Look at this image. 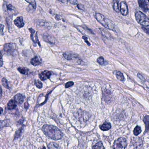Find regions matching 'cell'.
Listing matches in <instances>:
<instances>
[{
  "instance_id": "484cf974",
  "label": "cell",
  "mask_w": 149,
  "mask_h": 149,
  "mask_svg": "<svg viewBox=\"0 0 149 149\" xmlns=\"http://www.w3.org/2000/svg\"><path fill=\"white\" fill-rule=\"evenodd\" d=\"M93 149H104V147L103 146V144L102 142H99L93 146Z\"/></svg>"
},
{
  "instance_id": "4dcf8cb0",
  "label": "cell",
  "mask_w": 149,
  "mask_h": 149,
  "mask_svg": "<svg viewBox=\"0 0 149 149\" xmlns=\"http://www.w3.org/2000/svg\"><path fill=\"white\" fill-rule=\"evenodd\" d=\"M1 82H2V85H3V86H4L6 88H9V86L8 85V81H7L6 78H3L2 79Z\"/></svg>"
},
{
  "instance_id": "52a82bcc",
  "label": "cell",
  "mask_w": 149,
  "mask_h": 149,
  "mask_svg": "<svg viewBox=\"0 0 149 149\" xmlns=\"http://www.w3.org/2000/svg\"><path fill=\"white\" fill-rule=\"evenodd\" d=\"M139 6L145 13H146L149 10L148 4L146 0H137Z\"/></svg>"
},
{
  "instance_id": "5bb4252c",
  "label": "cell",
  "mask_w": 149,
  "mask_h": 149,
  "mask_svg": "<svg viewBox=\"0 0 149 149\" xmlns=\"http://www.w3.org/2000/svg\"><path fill=\"white\" fill-rule=\"evenodd\" d=\"M43 38L45 40V41L49 42L50 43H55V39L53 36H51V35L47 34H45L43 36Z\"/></svg>"
},
{
  "instance_id": "f1b7e54d",
  "label": "cell",
  "mask_w": 149,
  "mask_h": 149,
  "mask_svg": "<svg viewBox=\"0 0 149 149\" xmlns=\"http://www.w3.org/2000/svg\"><path fill=\"white\" fill-rule=\"evenodd\" d=\"M143 121L146 125V131L147 132L148 130V124H149V116H146L144 118Z\"/></svg>"
},
{
  "instance_id": "2e32d148",
  "label": "cell",
  "mask_w": 149,
  "mask_h": 149,
  "mask_svg": "<svg viewBox=\"0 0 149 149\" xmlns=\"http://www.w3.org/2000/svg\"><path fill=\"white\" fill-rule=\"evenodd\" d=\"M16 103L15 100L12 99L8 102V108L9 110H13L16 107Z\"/></svg>"
},
{
  "instance_id": "5b68a950",
  "label": "cell",
  "mask_w": 149,
  "mask_h": 149,
  "mask_svg": "<svg viewBox=\"0 0 149 149\" xmlns=\"http://www.w3.org/2000/svg\"><path fill=\"white\" fill-rule=\"evenodd\" d=\"M127 143L126 139L124 138H120L116 140L113 144L114 149H125L126 147Z\"/></svg>"
},
{
  "instance_id": "836d02e7",
  "label": "cell",
  "mask_w": 149,
  "mask_h": 149,
  "mask_svg": "<svg viewBox=\"0 0 149 149\" xmlns=\"http://www.w3.org/2000/svg\"><path fill=\"white\" fill-rule=\"evenodd\" d=\"M7 9L8 11H12L14 10V7L11 4L7 5Z\"/></svg>"
},
{
  "instance_id": "8fae6325",
  "label": "cell",
  "mask_w": 149,
  "mask_h": 149,
  "mask_svg": "<svg viewBox=\"0 0 149 149\" xmlns=\"http://www.w3.org/2000/svg\"><path fill=\"white\" fill-rule=\"evenodd\" d=\"M25 97L21 94H18L14 97L15 101L18 104H22L24 102Z\"/></svg>"
},
{
  "instance_id": "60d3db41",
  "label": "cell",
  "mask_w": 149,
  "mask_h": 149,
  "mask_svg": "<svg viewBox=\"0 0 149 149\" xmlns=\"http://www.w3.org/2000/svg\"><path fill=\"white\" fill-rule=\"evenodd\" d=\"M58 1L64 4H66L68 2V0H58Z\"/></svg>"
},
{
  "instance_id": "f6af8a7d",
  "label": "cell",
  "mask_w": 149,
  "mask_h": 149,
  "mask_svg": "<svg viewBox=\"0 0 149 149\" xmlns=\"http://www.w3.org/2000/svg\"><path fill=\"white\" fill-rule=\"evenodd\" d=\"M2 93V88H1V87L0 86V95Z\"/></svg>"
},
{
  "instance_id": "3957f363",
  "label": "cell",
  "mask_w": 149,
  "mask_h": 149,
  "mask_svg": "<svg viewBox=\"0 0 149 149\" xmlns=\"http://www.w3.org/2000/svg\"><path fill=\"white\" fill-rule=\"evenodd\" d=\"M135 18L138 23L142 25L143 26L149 27V19L142 12L137 11L135 13Z\"/></svg>"
},
{
  "instance_id": "83f0119b",
  "label": "cell",
  "mask_w": 149,
  "mask_h": 149,
  "mask_svg": "<svg viewBox=\"0 0 149 149\" xmlns=\"http://www.w3.org/2000/svg\"><path fill=\"white\" fill-rule=\"evenodd\" d=\"M48 147L49 149H56V148H58L59 147V146L56 143H51L48 145Z\"/></svg>"
},
{
  "instance_id": "7c38bea8",
  "label": "cell",
  "mask_w": 149,
  "mask_h": 149,
  "mask_svg": "<svg viewBox=\"0 0 149 149\" xmlns=\"http://www.w3.org/2000/svg\"><path fill=\"white\" fill-rule=\"evenodd\" d=\"M133 141L134 148H141L143 146V141L140 138H135Z\"/></svg>"
},
{
  "instance_id": "ee69618b",
  "label": "cell",
  "mask_w": 149,
  "mask_h": 149,
  "mask_svg": "<svg viewBox=\"0 0 149 149\" xmlns=\"http://www.w3.org/2000/svg\"><path fill=\"white\" fill-rule=\"evenodd\" d=\"M3 109H2V108H1V107H0V114H1V113H2V112H3Z\"/></svg>"
},
{
  "instance_id": "44dd1931",
  "label": "cell",
  "mask_w": 149,
  "mask_h": 149,
  "mask_svg": "<svg viewBox=\"0 0 149 149\" xmlns=\"http://www.w3.org/2000/svg\"><path fill=\"white\" fill-rule=\"evenodd\" d=\"M100 30L101 31L102 34L104 37H105L107 39H110V38L111 35L109 32L102 28L100 29Z\"/></svg>"
},
{
  "instance_id": "ac0fdd59",
  "label": "cell",
  "mask_w": 149,
  "mask_h": 149,
  "mask_svg": "<svg viewBox=\"0 0 149 149\" xmlns=\"http://www.w3.org/2000/svg\"><path fill=\"white\" fill-rule=\"evenodd\" d=\"M111 94L110 91H107L104 93V99L105 102H108L111 99Z\"/></svg>"
},
{
  "instance_id": "e575fe53",
  "label": "cell",
  "mask_w": 149,
  "mask_h": 149,
  "mask_svg": "<svg viewBox=\"0 0 149 149\" xmlns=\"http://www.w3.org/2000/svg\"><path fill=\"white\" fill-rule=\"evenodd\" d=\"M74 84V83L73 82H68L67 83H66V85H65V87H66V88H69V87H71V86H73Z\"/></svg>"
},
{
  "instance_id": "9c48e42d",
  "label": "cell",
  "mask_w": 149,
  "mask_h": 149,
  "mask_svg": "<svg viewBox=\"0 0 149 149\" xmlns=\"http://www.w3.org/2000/svg\"><path fill=\"white\" fill-rule=\"evenodd\" d=\"M14 23L19 28H21L24 27L25 23L23 22V17L22 16H19L16 18L14 20Z\"/></svg>"
},
{
  "instance_id": "7402d4cb",
  "label": "cell",
  "mask_w": 149,
  "mask_h": 149,
  "mask_svg": "<svg viewBox=\"0 0 149 149\" xmlns=\"http://www.w3.org/2000/svg\"><path fill=\"white\" fill-rule=\"evenodd\" d=\"M23 127H21L15 133V139H16L19 138L21 136L22 134V132H23Z\"/></svg>"
},
{
  "instance_id": "e0dca14e",
  "label": "cell",
  "mask_w": 149,
  "mask_h": 149,
  "mask_svg": "<svg viewBox=\"0 0 149 149\" xmlns=\"http://www.w3.org/2000/svg\"><path fill=\"white\" fill-rule=\"evenodd\" d=\"M100 128L101 130L104 131L109 130L111 128V125L110 123H105L100 126Z\"/></svg>"
},
{
  "instance_id": "4316f807",
  "label": "cell",
  "mask_w": 149,
  "mask_h": 149,
  "mask_svg": "<svg viewBox=\"0 0 149 149\" xmlns=\"http://www.w3.org/2000/svg\"><path fill=\"white\" fill-rule=\"evenodd\" d=\"M29 31H30V33H31V36H31V40L33 41V43L36 45V42L34 40L33 37L34 34L36 32L35 30L34 29H33V28L29 29Z\"/></svg>"
},
{
  "instance_id": "1f68e13d",
  "label": "cell",
  "mask_w": 149,
  "mask_h": 149,
  "mask_svg": "<svg viewBox=\"0 0 149 149\" xmlns=\"http://www.w3.org/2000/svg\"><path fill=\"white\" fill-rule=\"evenodd\" d=\"M35 85L36 86L37 88H38L41 89L42 88V83L39 80H36L35 81Z\"/></svg>"
},
{
  "instance_id": "ba28073f",
  "label": "cell",
  "mask_w": 149,
  "mask_h": 149,
  "mask_svg": "<svg viewBox=\"0 0 149 149\" xmlns=\"http://www.w3.org/2000/svg\"><path fill=\"white\" fill-rule=\"evenodd\" d=\"M52 74V72L48 70H44L39 74V77L42 81H45L49 79Z\"/></svg>"
},
{
  "instance_id": "ab89813d",
  "label": "cell",
  "mask_w": 149,
  "mask_h": 149,
  "mask_svg": "<svg viewBox=\"0 0 149 149\" xmlns=\"http://www.w3.org/2000/svg\"><path fill=\"white\" fill-rule=\"evenodd\" d=\"M142 29L147 34L149 35V29H148V27L147 28H146V27L143 26L142 27Z\"/></svg>"
},
{
  "instance_id": "d590c367",
  "label": "cell",
  "mask_w": 149,
  "mask_h": 149,
  "mask_svg": "<svg viewBox=\"0 0 149 149\" xmlns=\"http://www.w3.org/2000/svg\"><path fill=\"white\" fill-rule=\"evenodd\" d=\"M77 8L78 9H80L81 10H85V7H84V5H82V4H78L77 6Z\"/></svg>"
},
{
  "instance_id": "8992f818",
  "label": "cell",
  "mask_w": 149,
  "mask_h": 149,
  "mask_svg": "<svg viewBox=\"0 0 149 149\" xmlns=\"http://www.w3.org/2000/svg\"><path fill=\"white\" fill-rule=\"evenodd\" d=\"M120 12L123 16H126L129 13L128 6L126 2L122 1L120 4Z\"/></svg>"
},
{
  "instance_id": "f35d334b",
  "label": "cell",
  "mask_w": 149,
  "mask_h": 149,
  "mask_svg": "<svg viewBox=\"0 0 149 149\" xmlns=\"http://www.w3.org/2000/svg\"><path fill=\"white\" fill-rule=\"evenodd\" d=\"M36 43H38V45H39L40 47L41 46L40 43V41H39V40H38V36H37V32L36 33Z\"/></svg>"
},
{
  "instance_id": "ffe728a7",
  "label": "cell",
  "mask_w": 149,
  "mask_h": 149,
  "mask_svg": "<svg viewBox=\"0 0 149 149\" xmlns=\"http://www.w3.org/2000/svg\"><path fill=\"white\" fill-rule=\"evenodd\" d=\"M9 124V120L8 119L0 121V128H3L6 126H8Z\"/></svg>"
},
{
  "instance_id": "d6986e66",
  "label": "cell",
  "mask_w": 149,
  "mask_h": 149,
  "mask_svg": "<svg viewBox=\"0 0 149 149\" xmlns=\"http://www.w3.org/2000/svg\"><path fill=\"white\" fill-rule=\"evenodd\" d=\"M116 75L117 78L119 81H125L124 77L122 72L120 71H116Z\"/></svg>"
},
{
  "instance_id": "4fadbf2b",
  "label": "cell",
  "mask_w": 149,
  "mask_h": 149,
  "mask_svg": "<svg viewBox=\"0 0 149 149\" xmlns=\"http://www.w3.org/2000/svg\"><path fill=\"white\" fill-rule=\"evenodd\" d=\"M30 62H31V64L33 65L34 66H37L41 64L42 61L40 57L36 56L31 59Z\"/></svg>"
},
{
  "instance_id": "9a60e30c",
  "label": "cell",
  "mask_w": 149,
  "mask_h": 149,
  "mask_svg": "<svg viewBox=\"0 0 149 149\" xmlns=\"http://www.w3.org/2000/svg\"><path fill=\"white\" fill-rule=\"evenodd\" d=\"M113 8L114 11L117 13H119L120 12V6H119V3L118 0H114L113 3Z\"/></svg>"
},
{
  "instance_id": "d6a6232c",
  "label": "cell",
  "mask_w": 149,
  "mask_h": 149,
  "mask_svg": "<svg viewBox=\"0 0 149 149\" xmlns=\"http://www.w3.org/2000/svg\"><path fill=\"white\" fill-rule=\"evenodd\" d=\"M4 26L3 24H0V36H4Z\"/></svg>"
},
{
  "instance_id": "603a6c76",
  "label": "cell",
  "mask_w": 149,
  "mask_h": 149,
  "mask_svg": "<svg viewBox=\"0 0 149 149\" xmlns=\"http://www.w3.org/2000/svg\"><path fill=\"white\" fill-rule=\"evenodd\" d=\"M18 71L22 74H26L28 73L29 70L26 68H19L18 69Z\"/></svg>"
},
{
  "instance_id": "7bdbcfd3",
  "label": "cell",
  "mask_w": 149,
  "mask_h": 149,
  "mask_svg": "<svg viewBox=\"0 0 149 149\" xmlns=\"http://www.w3.org/2000/svg\"><path fill=\"white\" fill-rule=\"evenodd\" d=\"M84 41H85V42H86V43H87V44H88V45L89 46H90V42H89L88 41V40H84Z\"/></svg>"
},
{
  "instance_id": "277c9868",
  "label": "cell",
  "mask_w": 149,
  "mask_h": 149,
  "mask_svg": "<svg viewBox=\"0 0 149 149\" xmlns=\"http://www.w3.org/2000/svg\"><path fill=\"white\" fill-rule=\"evenodd\" d=\"M16 48V45L14 43H6L4 45L3 51L7 54L12 55L15 52Z\"/></svg>"
},
{
  "instance_id": "f546056e",
  "label": "cell",
  "mask_w": 149,
  "mask_h": 149,
  "mask_svg": "<svg viewBox=\"0 0 149 149\" xmlns=\"http://www.w3.org/2000/svg\"><path fill=\"white\" fill-rule=\"evenodd\" d=\"M97 61V62L100 65H103L104 64L105 62H104V59L102 56H100V57H98Z\"/></svg>"
},
{
  "instance_id": "cb8c5ba5",
  "label": "cell",
  "mask_w": 149,
  "mask_h": 149,
  "mask_svg": "<svg viewBox=\"0 0 149 149\" xmlns=\"http://www.w3.org/2000/svg\"><path fill=\"white\" fill-rule=\"evenodd\" d=\"M141 131H142V130H141L140 126L137 125L134 129V131H133V133L135 136H138L141 133Z\"/></svg>"
},
{
  "instance_id": "6da1fadb",
  "label": "cell",
  "mask_w": 149,
  "mask_h": 149,
  "mask_svg": "<svg viewBox=\"0 0 149 149\" xmlns=\"http://www.w3.org/2000/svg\"><path fill=\"white\" fill-rule=\"evenodd\" d=\"M42 130L45 135L50 139L58 140L61 139L63 137L62 132L54 125H44Z\"/></svg>"
},
{
  "instance_id": "b9f144b4",
  "label": "cell",
  "mask_w": 149,
  "mask_h": 149,
  "mask_svg": "<svg viewBox=\"0 0 149 149\" xmlns=\"http://www.w3.org/2000/svg\"><path fill=\"white\" fill-rule=\"evenodd\" d=\"M29 107V104L28 103V102H26L25 104V108H26V109H28Z\"/></svg>"
},
{
  "instance_id": "7a4b0ae2",
  "label": "cell",
  "mask_w": 149,
  "mask_h": 149,
  "mask_svg": "<svg viewBox=\"0 0 149 149\" xmlns=\"http://www.w3.org/2000/svg\"><path fill=\"white\" fill-rule=\"evenodd\" d=\"M95 18L97 20L102 26L105 28L109 30L114 31L115 30V24L110 20L105 18L102 14L97 13L95 14Z\"/></svg>"
},
{
  "instance_id": "74e56055",
  "label": "cell",
  "mask_w": 149,
  "mask_h": 149,
  "mask_svg": "<svg viewBox=\"0 0 149 149\" xmlns=\"http://www.w3.org/2000/svg\"><path fill=\"white\" fill-rule=\"evenodd\" d=\"M69 1L72 5H77L78 3L77 0H69Z\"/></svg>"
},
{
  "instance_id": "d4e9b609",
  "label": "cell",
  "mask_w": 149,
  "mask_h": 149,
  "mask_svg": "<svg viewBox=\"0 0 149 149\" xmlns=\"http://www.w3.org/2000/svg\"><path fill=\"white\" fill-rule=\"evenodd\" d=\"M27 2L29 3L34 9L36 8V3L35 0H25Z\"/></svg>"
},
{
  "instance_id": "8d00e7d4",
  "label": "cell",
  "mask_w": 149,
  "mask_h": 149,
  "mask_svg": "<svg viewBox=\"0 0 149 149\" xmlns=\"http://www.w3.org/2000/svg\"><path fill=\"white\" fill-rule=\"evenodd\" d=\"M3 57H2V55L1 54V51L0 50V67L3 65Z\"/></svg>"
},
{
  "instance_id": "30bf717a",
  "label": "cell",
  "mask_w": 149,
  "mask_h": 149,
  "mask_svg": "<svg viewBox=\"0 0 149 149\" xmlns=\"http://www.w3.org/2000/svg\"><path fill=\"white\" fill-rule=\"evenodd\" d=\"M63 56L68 60H71L73 59H76L78 57V55L70 52H65L63 54Z\"/></svg>"
}]
</instances>
